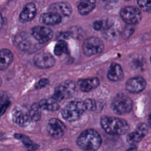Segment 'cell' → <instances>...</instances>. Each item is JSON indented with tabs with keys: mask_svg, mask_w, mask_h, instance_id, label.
I'll list each match as a JSON object with an SVG mask.
<instances>
[{
	"mask_svg": "<svg viewBox=\"0 0 151 151\" xmlns=\"http://www.w3.org/2000/svg\"><path fill=\"white\" fill-rule=\"evenodd\" d=\"M101 141V137L96 130L87 129L79 135L77 143L84 151H95L100 147Z\"/></svg>",
	"mask_w": 151,
	"mask_h": 151,
	"instance_id": "1",
	"label": "cell"
},
{
	"mask_svg": "<svg viewBox=\"0 0 151 151\" xmlns=\"http://www.w3.org/2000/svg\"><path fill=\"white\" fill-rule=\"evenodd\" d=\"M100 124L103 130L110 134H124L129 129V125L124 120L116 117L103 116L101 118Z\"/></svg>",
	"mask_w": 151,
	"mask_h": 151,
	"instance_id": "2",
	"label": "cell"
},
{
	"mask_svg": "<svg viewBox=\"0 0 151 151\" xmlns=\"http://www.w3.org/2000/svg\"><path fill=\"white\" fill-rule=\"evenodd\" d=\"M14 44L21 51L28 53L38 51L41 46V44L34 39L31 34L25 31L21 32L15 35Z\"/></svg>",
	"mask_w": 151,
	"mask_h": 151,
	"instance_id": "3",
	"label": "cell"
},
{
	"mask_svg": "<svg viewBox=\"0 0 151 151\" xmlns=\"http://www.w3.org/2000/svg\"><path fill=\"white\" fill-rule=\"evenodd\" d=\"M86 110L84 101H72L65 105L61 113L63 119L68 122H74L78 120Z\"/></svg>",
	"mask_w": 151,
	"mask_h": 151,
	"instance_id": "4",
	"label": "cell"
},
{
	"mask_svg": "<svg viewBox=\"0 0 151 151\" xmlns=\"http://www.w3.org/2000/svg\"><path fill=\"white\" fill-rule=\"evenodd\" d=\"M133 107L132 99L124 94H118L113 100L111 104L112 110L117 114L129 113Z\"/></svg>",
	"mask_w": 151,
	"mask_h": 151,
	"instance_id": "5",
	"label": "cell"
},
{
	"mask_svg": "<svg viewBox=\"0 0 151 151\" xmlns=\"http://www.w3.org/2000/svg\"><path fill=\"white\" fill-rule=\"evenodd\" d=\"M104 44L99 38L91 37L84 40L83 44V52L87 57L98 54L104 50Z\"/></svg>",
	"mask_w": 151,
	"mask_h": 151,
	"instance_id": "6",
	"label": "cell"
},
{
	"mask_svg": "<svg viewBox=\"0 0 151 151\" xmlns=\"http://www.w3.org/2000/svg\"><path fill=\"white\" fill-rule=\"evenodd\" d=\"M76 90V84L72 81H65L56 87L52 99L60 101L71 97Z\"/></svg>",
	"mask_w": 151,
	"mask_h": 151,
	"instance_id": "7",
	"label": "cell"
},
{
	"mask_svg": "<svg viewBox=\"0 0 151 151\" xmlns=\"http://www.w3.org/2000/svg\"><path fill=\"white\" fill-rule=\"evenodd\" d=\"M120 16L122 20L129 25L137 24L142 18L140 10L134 6H127L123 8L120 10Z\"/></svg>",
	"mask_w": 151,
	"mask_h": 151,
	"instance_id": "8",
	"label": "cell"
},
{
	"mask_svg": "<svg viewBox=\"0 0 151 151\" xmlns=\"http://www.w3.org/2000/svg\"><path fill=\"white\" fill-rule=\"evenodd\" d=\"M31 34L40 44H43L51 40L53 36V31L48 27L35 26L32 28Z\"/></svg>",
	"mask_w": 151,
	"mask_h": 151,
	"instance_id": "9",
	"label": "cell"
},
{
	"mask_svg": "<svg viewBox=\"0 0 151 151\" xmlns=\"http://www.w3.org/2000/svg\"><path fill=\"white\" fill-rule=\"evenodd\" d=\"M47 130L51 136L55 139H59L64 134L66 127L59 119L52 118L48 121L47 124Z\"/></svg>",
	"mask_w": 151,
	"mask_h": 151,
	"instance_id": "10",
	"label": "cell"
},
{
	"mask_svg": "<svg viewBox=\"0 0 151 151\" xmlns=\"http://www.w3.org/2000/svg\"><path fill=\"white\" fill-rule=\"evenodd\" d=\"M55 62L53 56L47 52H39L34 58V64L40 68H51L54 65Z\"/></svg>",
	"mask_w": 151,
	"mask_h": 151,
	"instance_id": "11",
	"label": "cell"
},
{
	"mask_svg": "<svg viewBox=\"0 0 151 151\" xmlns=\"http://www.w3.org/2000/svg\"><path fill=\"white\" fill-rule=\"evenodd\" d=\"M12 120L15 124L22 127L27 126L32 122L28 112L18 107L12 110Z\"/></svg>",
	"mask_w": 151,
	"mask_h": 151,
	"instance_id": "12",
	"label": "cell"
},
{
	"mask_svg": "<svg viewBox=\"0 0 151 151\" xmlns=\"http://www.w3.org/2000/svg\"><path fill=\"white\" fill-rule=\"evenodd\" d=\"M148 126L145 123H139L133 132L129 133L127 136V141L131 145L137 144L140 142L148 133Z\"/></svg>",
	"mask_w": 151,
	"mask_h": 151,
	"instance_id": "13",
	"label": "cell"
},
{
	"mask_svg": "<svg viewBox=\"0 0 151 151\" xmlns=\"http://www.w3.org/2000/svg\"><path fill=\"white\" fill-rule=\"evenodd\" d=\"M146 86L145 80L142 77H135L129 79L126 84V90L131 93L142 91Z\"/></svg>",
	"mask_w": 151,
	"mask_h": 151,
	"instance_id": "14",
	"label": "cell"
},
{
	"mask_svg": "<svg viewBox=\"0 0 151 151\" xmlns=\"http://www.w3.org/2000/svg\"><path fill=\"white\" fill-rule=\"evenodd\" d=\"M51 12L60 15L61 17H69L72 12V8L70 5L65 2H58L51 4L48 9Z\"/></svg>",
	"mask_w": 151,
	"mask_h": 151,
	"instance_id": "15",
	"label": "cell"
},
{
	"mask_svg": "<svg viewBox=\"0 0 151 151\" xmlns=\"http://www.w3.org/2000/svg\"><path fill=\"white\" fill-rule=\"evenodd\" d=\"M37 14V8L34 3L27 4L21 12L19 17L20 22L25 23L32 21Z\"/></svg>",
	"mask_w": 151,
	"mask_h": 151,
	"instance_id": "16",
	"label": "cell"
},
{
	"mask_svg": "<svg viewBox=\"0 0 151 151\" xmlns=\"http://www.w3.org/2000/svg\"><path fill=\"white\" fill-rule=\"evenodd\" d=\"M100 84L99 80L96 77H90L78 81V84L80 89L83 92H89L96 88Z\"/></svg>",
	"mask_w": 151,
	"mask_h": 151,
	"instance_id": "17",
	"label": "cell"
},
{
	"mask_svg": "<svg viewBox=\"0 0 151 151\" xmlns=\"http://www.w3.org/2000/svg\"><path fill=\"white\" fill-rule=\"evenodd\" d=\"M123 77V71L122 67L117 63H113L110 65L108 73L107 78L111 81H118Z\"/></svg>",
	"mask_w": 151,
	"mask_h": 151,
	"instance_id": "18",
	"label": "cell"
},
{
	"mask_svg": "<svg viewBox=\"0 0 151 151\" xmlns=\"http://www.w3.org/2000/svg\"><path fill=\"white\" fill-rule=\"evenodd\" d=\"M40 22L47 25H55L61 21V17L54 12H45L42 14L39 18Z\"/></svg>",
	"mask_w": 151,
	"mask_h": 151,
	"instance_id": "19",
	"label": "cell"
},
{
	"mask_svg": "<svg viewBox=\"0 0 151 151\" xmlns=\"http://www.w3.org/2000/svg\"><path fill=\"white\" fill-rule=\"evenodd\" d=\"M14 56L11 50L4 48L0 50V70H6L11 64Z\"/></svg>",
	"mask_w": 151,
	"mask_h": 151,
	"instance_id": "20",
	"label": "cell"
},
{
	"mask_svg": "<svg viewBox=\"0 0 151 151\" xmlns=\"http://www.w3.org/2000/svg\"><path fill=\"white\" fill-rule=\"evenodd\" d=\"M96 7V0H80L77 5L78 13L81 15H86L91 12Z\"/></svg>",
	"mask_w": 151,
	"mask_h": 151,
	"instance_id": "21",
	"label": "cell"
},
{
	"mask_svg": "<svg viewBox=\"0 0 151 151\" xmlns=\"http://www.w3.org/2000/svg\"><path fill=\"white\" fill-rule=\"evenodd\" d=\"M38 104L41 109L47 111H54L58 110L60 108V106L57 101L52 98L42 99L40 100Z\"/></svg>",
	"mask_w": 151,
	"mask_h": 151,
	"instance_id": "22",
	"label": "cell"
},
{
	"mask_svg": "<svg viewBox=\"0 0 151 151\" xmlns=\"http://www.w3.org/2000/svg\"><path fill=\"white\" fill-rule=\"evenodd\" d=\"M14 136L15 138L21 141L28 151H33L37 149V146L34 144L28 136L20 133H15Z\"/></svg>",
	"mask_w": 151,
	"mask_h": 151,
	"instance_id": "23",
	"label": "cell"
},
{
	"mask_svg": "<svg viewBox=\"0 0 151 151\" xmlns=\"http://www.w3.org/2000/svg\"><path fill=\"white\" fill-rule=\"evenodd\" d=\"M93 28L97 31H107L110 29L113 26L112 22L109 20H97L93 23Z\"/></svg>",
	"mask_w": 151,
	"mask_h": 151,
	"instance_id": "24",
	"label": "cell"
},
{
	"mask_svg": "<svg viewBox=\"0 0 151 151\" xmlns=\"http://www.w3.org/2000/svg\"><path fill=\"white\" fill-rule=\"evenodd\" d=\"M41 109L40 108L38 103H35L31 105L28 112L31 121L37 122L40 119L41 116Z\"/></svg>",
	"mask_w": 151,
	"mask_h": 151,
	"instance_id": "25",
	"label": "cell"
},
{
	"mask_svg": "<svg viewBox=\"0 0 151 151\" xmlns=\"http://www.w3.org/2000/svg\"><path fill=\"white\" fill-rule=\"evenodd\" d=\"M54 52L57 56H60L63 53H68V47L66 42L64 40H59L54 47Z\"/></svg>",
	"mask_w": 151,
	"mask_h": 151,
	"instance_id": "26",
	"label": "cell"
},
{
	"mask_svg": "<svg viewBox=\"0 0 151 151\" xmlns=\"http://www.w3.org/2000/svg\"><path fill=\"white\" fill-rule=\"evenodd\" d=\"M137 3L140 8L143 11L150 12V0H137Z\"/></svg>",
	"mask_w": 151,
	"mask_h": 151,
	"instance_id": "27",
	"label": "cell"
},
{
	"mask_svg": "<svg viewBox=\"0 0 151 151\" xmlns=\"http://www.w3.org/2000/svg\"><path fill=\"white\" fill-rule=\"evenodd\" d=\"M84 102L86 105V110H94L96 107V103H95L94 100H93L92 99H86V100L84 101Z\"/></svg>",
	"mask_w": 151,
	"mask_h": 151,
	"instance_id": "28",
	"label": "cell"
},
{
	"mask_svg": "<svg viewBox=\"0 0 151 151\" xmlns=\"http://www.w3.org/2000/svg\"><path fill=\"white\" fill-rule=\"evenodd\" d=\"M11 104V101L7 100L4 102L0 103V117L5 113L7 109Z\"/></svg>",
	"mask_w": 151,
	"mask_h": 151,
	"instance_id": "29",
	"label": "cell"
},
{
	"mask_svg": "<svg viewBox=\"0 0 151 151\" xmlns=\"http://www.w3.org/2000/svg\"><path fill=\"white\" fill-rule=\"evenodd\" d=\"M129 25V24H128ZM132 25H129L127 27H126L123 32V37L124 38H127L130 37L134 32V28L132 26Z\"/></svg>",
	"mask_w": 151,
	"mask_h": 151,
	"instance_id": "30",
	"label": "cell"
},
{
	"mask_svg": "<svg viewBox=\"0 0 151 151\" xmlns=\"http://www.w3.org/2000/svg\"><path fill=\"white\" fill-rule=\"evenodd\" d=\"M48 83H49V81L47 78H41L37 83V84L35 85V87L36 88H40L44 87L45 86H47L48 84Z\"/></svg>",
	"mask_w": 151,
	"mask_h": 151,
	"instance_id": "31",
	"label": "cell"
},
{
	"mask_svg": "<svg viewBox=\"0 0 151 151\" xmlns=\"http://www.w3.org/2000/svg\"><path fill=\"white\" fill-rule=\"evenodd\" d=\"M71 35V32H60L58 35V39L59 40H64L66 39H68L69 37H70Z\"/></svg>",
	"mask_w": 151,
	"mask_h": 151,
	"instance_id": "32",
	"label": "cell"
},
{
	"mask_svg": "<svg viewBox=\"0 0 151 151\" xmlns=\"http://www.w3.org/2000/svg\"><path fill=\"white\" fill-rule=\"evenodd\" d=\"M8 100V95L4 91H0V103Z\"/></svg>",
	"mask_w": 151,
	"mask_h": 151,
	"instance_id": "33",
	"label": "cell"
},
{
	"mask_svg": "<svg viewBox=\"0 0 151 151\" xmlns=\"http://www.w3.org/2000/svg\"><path fill=\"white\" fill-rule=\"evenodd\" d=\"M2 24H3V18L2 17V15L0 14V29L2 26Z\"/></svg>",
	"mask_w": 151,
	"mask_h": 151,
	"instance_id": "34",
	"label": "cell"
},
{
	"mask_svg": "<svg viewBox=\"0 0 151 151\" xmlns=\"http://www.w3.org/2000/svg\"><path fill=\"white\" fill-rule=\"evenodd\" d=\"M58 151H73V150L71 149H60Z\"/></svg>",
	"mask_w": 151,
	"mask_h": 151,
	"instance_id": "35",
	"label": "cell"
},
{
	"mask_svg": "<svg viewBox=\"0 0 151 151\" xmlns=\"http://www.w3.org/2000/svg\"><path fill=\"white\" fill-rule=\"evenodd\" d=\"M4 138H5L4 134H2V133H0V140H3Z\"/></svg>",
	"mask_w": 151,
	"mask_h": 151,
	"instance_id": "36",
	"label": "cell"
},
{
	"mask_svg": "<svg viewBox=\"0 0 151 151\" xmlns=\"http://www.w3.org/2000/svg\"><path fill=\"white\" fill-rule=\"evenodd\" d=\"M2 79H1V78L0 77V86H1V84H2Z\"/></svg>",
	"mask_w": 151,
	"mask_h": 151,
	"instance_id": "37",
	"label": "cell"
},
{
	"mask_svg": "<svg viewBox=\"0 0 151 151\" xmlns=\"http://www.w3.org/2000/svg\"><path fill=\"white\" fill-rule=\"evenodd\" d=\"M125 1H130V0H125Z\"/></svg>",
	"mask_w": 151,
	"mask_h": 151,
	"instance_id": "38",
	"label": "cell"
},
{
	"mask_svg": "<svg viewBox=\"0 0 151 151\" xmlns=\"http://www.w3.org/2000/svg\"><path fill=\"white\" fill-rule=\"evenodd\" d=\"M101 1H106V0H101Z\"/></svg>",
	"mask_w": 151,
	"mask_h": 151,
	"instance_id": "39",
	"label": "cell"
}]
</instances>
